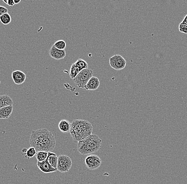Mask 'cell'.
Instances as JSON below:
<instances>
[{"mask_svg": "<svg viewBox=\"0 0 187 184\" xmlns=\"http://www.w3.org/2000/svg\"><path fill=\"white\" fill-rule=\"evenodd\" d=\"M92 125L86 120H75L71 123L70 134L75 142L87 138L92 134Z\"/></svg>", "mask_w": 187, "mask_h": 184, "instance_id": "cell-2", "label": "cell"}, {"mask_svg": "<svg viewBox=\"0 0 187 184\" xmlns=\"http://www.w3.org/2000/svg\"><path fill=\"white\" fill-rule=\"evenodd\" d=\"M11 20L12 19H11V16L8 13H5L0 17V21L1 22V23L4 25H7L11 23Z\"/></svg>", "mask_w": 187, "mask_h": 184, "instance_id": "cell-20", "label": "cell"}, {"mask_svg": "<svg viewBox=\"0 0 187 184\" xmlns=\"http://www.w3.org/2000/svg\"><path fill=\"white\" fill-rule=\"evenodd\" d=\"M48 152L45 151H38L36 154V158L38 162H43L48 158Z\"/></svg>", "mask_w": 187, "mask_h": 184, "instance_id": "cell-18", "label": "cell"}, {"mask_svg": "<svg viewBox=\"0 0 187 184\" xmlns=\"http://www.w3.org/2000/svg\"><path fill=\"white\" fill-rule=\"evenodd\" d=\"M179 31L185 34H187V24L181 22L179 26Z\"/></svg>", "mask_w": 187, "mask_h": 184, "instance_id": "cell-22", "label": "cell"}, {"mask_svg": "<svg viewBox=\"0 0 187 184\" xmlns=\"http://www.w3.org/2000/svg\"><path fill=\"white\" fill-rule=\"evenodd\" d=\"M26 74L20 70L14 71L12 73V78L15 84L21 85L25 82L26 79Z\"/></svg>", "mask_w": 187, "mask_h": 184, "instance_id": "cell-10", "label": "cell"}, {"mask_svg": "<svg viewBox=\"0 0 187 184\" xmlns=\"http://www.w3.org/2000/svg\"><path fill=\"white\" fill-rule=\"evenodd\" d=\"M71 123L68 120H62L59 124V129L63 133L70 132L71 129Z\"/></svg>", "mask_w": 187, "mask_h": 184, "instance_id": "cell-14", "label": "cell"}, {"mask_svg": "<svg viewBox=\"0 0 187 184\" xmlns=\"http://www.w3.org/2000/svg\"><path fill=\"white\" fill-rule=\"evenodd\" d=\"M183 23H185L186 24H187V15L185 16V18H184V19L183 20Z\"/></svg>", "mask_w": 187, "mask_h": 184, "instance_id": "cell-25", "label": "cell"}, {"mask_svg": "<svg viewBox=\"0 0 187 184\" xmlns=\"http://www.w3.org/2000/svg\"><path fill=\"white\" fill-rule=\"evenodd\" d=\"M30 144L37 152H51L56 146L54 135L46 129L33 131L30 137Z\"/></svg>", "mask_w": 187, "mask_h": 184, "instance_id": "cell-1", "label": "cell"}, {"mask_svg": "<svg viewBox=\"0 0 187 184\" xmlns=\"http://www.w3.org/2000/svg\"><path fill=\"white\" fill-rule=\"evenodd\" d=\"M102 141L96 134H92L78 143L77 150L82 155H87L100 150Z\"/></svg>", "mask_w": 187, "mask_h": 184, "instance_id": "cell-3", "label": "cell"}, {"mask_svg": "<svg viewBox=\"0 0 187 184\" xmlns=\"http://www.w3.org/2000/svg\"><path fill=\"white\" fill-rule=\"evenodd\" d=\"M47 160L53 167L57 169V163H58V156L57 155L56 153H53L52 152H49L48 154Z\"/></svg>", "mask_w": 187, "mask_h": 184, "instance_id": "cell-15", "label": "cell"}, {"mask_svg": "<svg viewBox=\"0 0 187 184\" xmlns=\"http://www.w3.org/2000/svg\"><path fill=\"white\" fill-rule=\"evenodd\" d=\"M14 2L15 4H18L21 2V0H14Z\"/></svg>", "mask_w": 187, "mask_h": 184, "instance_id": "cell-26", "label": "cell"}, {"mask_svg": "<svg viewBox=\"0 0 187 184\" xmlns=\"http://www.w3.org/2000/svg\"><path fill=\"white\" fill-rule=\"evenodd\" d=\"M100 86V80L97 77L92 76L86 85L85 89L86 90H96Z\"/></svg>", "mask_w": 187, "mask_h": 184, "instance_id": "cell-11", "label": "cell"}, {"mask_svg": "<svg viewBox=\"0 0 187 184\" xmlns=\"http://www.w3.org/2000/svg\"><path fill=\"white\" fill-rule=\"evenodd\" d=\"M72 162L71 158L66 155H60L58 157L57 169L62 173L68 172L71 169Z\"/></svg>", "mask_w": 187, "mask_h": 184, "instance_id": "cell-5", "label": "cell"}, {"mask_svg": "<svg viewBox=\"0 0 187 184\" xmlns=\"http://www.w3.org/2000/svg\"><path fill=\"white\" fill-rule=\"evenodd\" d=\"M13 106H10L0 109V119H7L12 114Z\"/></svg>", "mask_w": 187, "mask_h": 184, "instance_id": "cell-12", "label": "cell"}, {"mask_svg": "<svg viewBox=\"0 0 187 184\" xmlns=\"http://www.w3.org/2000/svg\"><path fill=\"white\" fill-rule=\"evenodd\" d=\"M22 152L25 155V158H28V159L33 158L37 152L35 149L33 147H31V148H29L28 149L24 148L22 151Z\"/></svg>", "mask_w": 187, "mask_h": 184, "instance_id": "cell-16", "label": "cell"}, {"mask_svg": "<svg viewBox=\"0 0 187 184\" xmlns=\"http://www.w3.org/2000/svg\"><path fill=\"white\" fill-rule=\"evenodd\" d=\"M93 71L89 68L81 70L77 76L74 79L75 84L80 88L85 89L88 82L92 77Z\"/></svg>", "mask_w": 187, "mask_h": 184, "instance_id": "cell-4", "label": "cell"}, {"mask_svg": "<svg viewBox=\"0 0 187 184\" xmlns=\"http://www.w3.org/2000/svg\"><path fill=\"white\" fill-rule=\"evenodd\" d=\"M49 54L51 58L55 60H62L66 56V53L65 50H60L53 45L49 50Z\"/></svg>", "mask_w": 187, "mask_h": 184, "instance_id": "cell-8", "label": "cell"}, {"mask_svg": "<svg viewBox=\"0 0 187 184\" xmlns=\"http://www.w3.org/2000/svg\"><path fill=\"white\" fill-rule=\"evenodd\" d=\"M74 63H75L76 67H78L80 71L88 68V65L87 63L83 59H78L76 61V62Z\"/></svg>", "mask_w": 187, "mask_h": 184, "instance_id": "cell-19", "label": "cell"}, {"mask_svg": "<svg viewBox=\"0 0 187 184\" xmlns=\"http://www.w3.org/2000/svg\"><path fill=\"white\" fill-rule=\"evenodd\" d=\"M7 5H9L10 7H13L15 5L14 0H7Z\"/></svg>", "mask_w": 187, "mask_h": 184, "instance_id": "cell-24", "label": "cell"}, {"mask_svg": "<svg viewBox=\"0 0 187 184\" xmlns=\"http://www.w3.org/2000/svg\"><path fill=\"white\" fill-rule=\"evenodd\" d=\"M8 13V10L7 7L0 5V17L5 13Z\"/></svg>", "mask_w": 187, "mask_h": 184, "instance_id": "cell-23", "label": "cell"}, {"mask_svg": "<svg viewBox=\"0 0 187 184\" xmlns=\"http://www.w3.org/2000/svg\"><path fill=\"white\" fill-rule=\"evenodd\" d=\"M13 101L7 95L0 96V109L10 106H13Z\"/></svg>", "mask_w": 187, "mask_h": 184, "instance_id": "cell-13", "label": "cell"}, {"mask_svg": "<svg viewBox=\"0 0 187 184\" xmlns=\"http://www.w3.org/2000/svg\"><path fill=\"white\" fill-rule=\"evenodd\" d=\"M37 166L41 171L45 174L56 172L57 171V169L53 167L52 166L50 165L47 159L43 162H37Z\"/></svg>", "mask_w": 187, "mask_h": 184, "instance_id": "cell-9", "label": "cell"}, {"mask_svg": "<svg viewBox=\"0 0 187 184\" xmlns=\"http://www.w3.org/2000/svg\"><path fill=\"white\" fill-rule=\"evenodd\" d=\"M86 167L89 170H96L99 168L102 165V159L97 155L90 154L88 155L85 160Z\"/></svg>", "mask_w": 187, "mask_h": 184, "instance_id": "cell-7", "label": "cell"}, {"mask_svg": "<svg viewBox=\"0 0 187 184\" xmlns=\"http://www.w3.org/2000/svg\"><path fill=\"white\" fill-rule=\"evenodd\" d=\"M3 2L5 3L6 4H7V0H6V1H4V0H3Z\"/></svg>", "mask_w": 187, "mask_h": 184, "instance_id": "cell-27", "label": "cell"}, {"mask_svg": "<svg viewBox=\"0 0 187 184\" xmlns=\"http://www.w3.org/2000/svg\"><path fill=\"white\" fill-rule=\"evenodd\" d=\"M54 47L60 50H64L66 47V41L63 40L57 41L53 45Z\"/></svg>", "mask_w": 187, "mask_h": 184, "instance_id": "cell-21", "label": "cell"}, {"mask_svg": "<svg viewBox=\"0 0 187 184\" xmlns=\"http://www.w3.org/2000/svg\"><path fill=\"white\" fill-rule=\"evenodd\" d=\"M109 64L112 69L119 71L125 68L127 62L121 55H115L110 58Z\"/></svg>", "mask_w": 187, "mask_h": 184, "instance_id": "cell-6", "label": "cell"}, {"mask_svg": "<svg viewBox=\"0 0 187 184\" xmlns=\"http://www.w3.org/2000/svg\"><path fill=\"white\" fill-rule=\"evenodd\" d=\"M80 71V70L78 67H76L75 63H73L70 67V72H69V77H70L71 79L74 80V79L77 76V75Z\"/></svg>", "mask_w": 187, "mask_h": 184, "instance_id": "cell-17", "label": "cell"}]
</instances>
